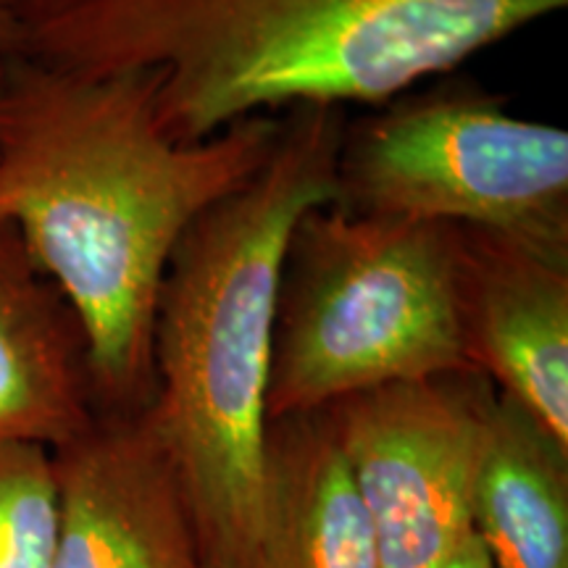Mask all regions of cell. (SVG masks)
<instances>
[{"mask_svg": "<svg viewBox=\"0 0 568 568\" xmlns=\"http://www.w3.org/2000/svg\"><path fill=\"white\" fill-rule=\"evenodd\" d=\"M495 387L477 372L368 389L324 408L372 518L382 568H443L471 531Z\"/></svg>", "mask_w": 568, "mask_h": 568, "instance_id": "8992f818", "label": "cell"}, {"mask_svg": "<svg viewBox=\"0 0 568 568\" xmlns=\"http://www.w3.org/2000/svg\"><path fill=\"white\" fill-rule=\"evenodd\" d=\"M471 531L493 568H568V447L500 393L474 468Z\"/></svg>", "mask_w": 568, "mask_h": 568, "instance_id": "8fae6325", "label": "cell"}, {"mask_svg": "<svg viewBox=\"0 0 568 568\" xmlns=\"http://www.w3.org/2000/svg\"><path fill=\"white\" fill-rule=\"evenodd\" d=\"M458 226L308 211L276 293L266 414H316L345 397L471 372L458 322Z\"/></svg>", "mask_w": 568, "mask_h": 568, "instance_id": "277c9868", "label": "cell"}, {"mask_svg": "<svg viewBox=\"0 0 568 568\" xmlns=\"http://www.w3.org/2000/svg\"><path fill=\"white\" fill-rule=\"evenodd\" d=\"M568 0H11L19 55L142 74L155 122L203 142L255 116L385 105Z\"/></svg>", "mask_w": 568, "mask_h": 568, "instance_id": "7a4b0ae2", "label": "cell"}, {"mask_svg": "<svg viewBox=\"0 0 568 568\" xmlns=\"http://www.w3.org/2000/svg\"><path fill=\"white\" fill-rule=\"evenodd\" d=\"M337 201L361 216L471 226L568 253V132L477 84L406 92L343 130Z\"/></svg>", "mask_w": 568, "mask_h": 568, "instance_id": "5b68a950", "label": "cell"}, {"mask_svg": "<svg viewBox=\"0 0 568 568\" xmlns=\"http://www.w3.org/2000/svg\"><path fill=\"white\" fill-rule=\"evenodd\" d=\"M280 116L203 142L155 122L142 74H71L9 55L0 80V222L19 230L88 335L98 414L153 397V316L182 234L272 159Z\"/></svg>", "mask_w": 568, "mask_h": 568, "instance_id": "6da1fadb", "label": "cell"}, {"mask_svg": "<svg viewBox=\"0 0 568 568\" xmlns=\"http://www.w3.org/2000/svg\"><path fill=\"white\" fill-rule=\"evenodd\" d=\"M51 460V568H203L193 508L142 414H98Z\"/></svg>", "mask_w": 568, "mask_h": 568, "instance_id": "52a82bcc", "label": "cell"}, {"mask_svg": "<svg viewBox=\"0 0 568 568\" xmlns=\"http://www.w3.org/2000/svg\"><path fill=\"white\" fill-rule=\"evenodd\" d=\"M456 290L468 368L568 447V253L458 226Z\"/></svg>", "mask_w": 568, "mask_h": 568, "instance_id": "ba28073f", "label": "cell"}, {"mask_svg": "<svg viewBox=\"0 0 568 568\" xmlns=\"http://www.w3.org/2000/svg\"><path fill=\"white\" fill-rule=\"evenodd\" d=\"M0 55H19V30L11 0H0Z\"/></svg>", "mask_w": 568, "mask_h": 568, "instance_id": "5bb4252c", "label": "cell"}, {"mask_svg": "<svg viewBox=\"0 0 568 568\" xmlns=\"http://www.w3.org/2000/svg\"><path fill=\"white\" fill-rule=\"evenodd\" d=\"M6 59H9V55H0V80H3V67H6Z\"/></svg>", "mask_w": 568, "mask_h": 568, "instance_id": "9a60e30c", "label": "cell"}, {"mask_svg": "<svg viewBox=\"0 0 568 568\" xmlns=\"http://www.w3.org/2000/svg\"><path fill=\"white\" fill-rule=\"evenodd\" d=\"M251 568H382L372 518L324 410L266 426Z\"/></svg>", "mask_w": 568, "mask_h": 568, "instance_id": "30bf717a", "label": "cell"}, {"mask_svg": "<svg viewBox=\"0 0 568 568\" xmlns=\"http://www.w3.org/2000/svg\"><path fill=\"white\" fill-rule=\"evenodd\" d=\"M343 109H295L266 166L182 234L153 316L140 414L176 468L203 568H251L266 466L276 293L290 234L337 201Z\"/></svg>", "mask_w": 568, "mask_h": 568, "instance_id": "3957f363", "label": "cell"}, {"mask_svg": "<svg viewBox=\"0 0 568 568\" xmlns=\"http://www.w3.org/2000/svg\"><path fill=\"white\" fill-rule=\"evenodd\" d=\"M443 568H493V564H489L487 552L479 545V539L471 535Z\"/></svg>", "mask_w": 568, "mask_h": 568, "instance_id": "4fadbf2b", "label": "cell"}, {"mask_svg": "<svg viewBox=\"0 0 568 568\" xmlns=\"http://www.w3.org/2000/svg\"><path fill=\"white\" fill-rule=\"evenodd\" d=\"M95 416L80 316L17 226L0 222V445L55 450Z\"/></svg>", "mask_w": 568, "mask_h": 568, "instance_id": "9c48e42d", "label": "cell"}, {"mask_svg": "<svg viewBox=\"0 0 568 568\" xmlns=\"http://www.w3.org/2000/svg\"><path fill=\"white\" fill-rule=\"evenodd\" d=\"M55 527L51 450L0 445V568H51Z\"/></svg>", "mask_w": 568, "mask_h": 568, "instance_id": "7c38bea8", "label": "cell"}]
</instances>
